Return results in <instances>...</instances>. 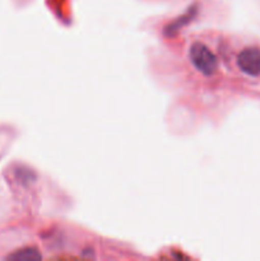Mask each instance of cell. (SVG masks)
Returning a JSON list of instances; mask_svg holds the SVG:
<instances>
[{
	"instance_id": "3",
	"label": "cell",
	"mask_w": 260,
	"mask_h": 261,
	"mask_svg": "<svg viewBox=\"0 0 260 261\" xmlns=\"http://www.w3.org/2000/svg\"><path fill=\"white\" fill-rule=\"evenodd\" d=\"M8 259L15 261H37L42 259V255L35 247H27V249H22L14 252L13 255L8 256Z\"/></svg>"
},
{
	"instance_id": "1",
	"label": "cell",
	"mask_w": 260,
	"mask_h": 261,
	"mask_svg": "<svg viewBox=\"0 0 260 261\" xmlns=\"http://www.w3.org/2000/svg\"><path fill=\"white\" fill-rule=\"evenodd\" d=\"M189 58L194 68L205 76L213 75L218 69V60L211 48L201 42H194L189 48Z\"/></svg>"
},
{
	"instance_id": "2",
	"label": "cell",
	"mask_w": 260,
	"mask_h": 261,
	"mask_svg": "<svg viewBox=\"0 0 260 261\" xmlns=\"http://www.w3.org/2000/svg\"><path fill=\"white\" fill-rule=\"evenodd\" d=\"M237 66L246 75L256 78L260 75V48L246 47L237 55Z\"/></svg>"
}]
</instances>
